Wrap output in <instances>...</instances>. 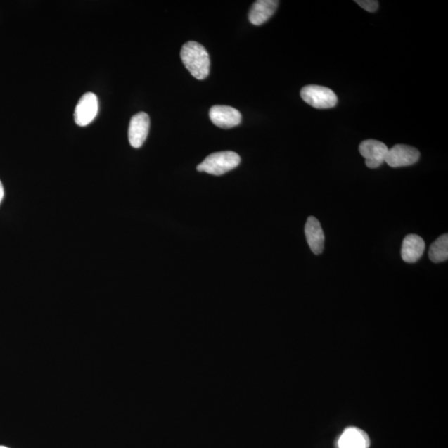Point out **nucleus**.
<instances>
[{"label":"nucleus","instance_id":"1","mask_svg":"<svg viewBox=\"0 0 448 448\" xmlns=\"http://www.w3.org/2000/svg\"><path fill=\"white\" fill-rule=\"evenodd\" d=\"M180 58L188 72L198 80H204L210 72V58L204 46L196 41L184 44Z\"/></svg>","mask_w":448,"mask_h":448},{"label":"nucleus","instance_id":"2","mask_svg":"<svg viewBox=\"0 0 448 448\" xmlns=\"http://www.w3.org/2000/svg\"><path fill=\"white\" fill-rule=\"evenodd\" d=\"M240 156L233 151H221L211 154L198 165L200 172H205L212 175H223L238 167L240 164Z\"/></svg>","mask_w":448,"mask_h":448},{"label":"nucleus","instance_id":"3","mask_svg":"<svg viewBox=\"0 0 448 448\" xmlns=\"http://www.w3.org/2000/svg\"><path fill=\"white\" fill-rule=\"evenodd\" d=\"M301 96L305 103L316 109L333 108L338 103L335 92L321 86L309 85L303 87Z\"/></svg>","mask_w":448,"mask_h":448},{"label":"nucleus","instance_id":"4","mask_svg":"<svg viewBox=\"0 0 448 448\" xmlns=\"http://www.w3.org/2000/svg\"><path fill=\"white\" fill-rule=\"evenodd\" d=\"M98 113V99L92 92H87L78 101L74 113V120L79 127H86L96 118Z\"/></svg>","mask_w":448,"mask_h":448},{"label":"nucleus","instance_id":"5","mask_svg":"<svg viewBox=\"0 0 448 448\" xmlns=\"http://www.w3.org/2000/svg\"><path fill=\"white\" fill-rule=\"evenodd\" d=\"M419 158L420 153L416 148L396 145L388 151L385 163L392 168L404 167L417 163Z\"/></svg>","mask_w":448,"mask_h":448},{"label":"nucleus","instance_id":"6","mask_svg":"<svg viewBox=\"0 0 448 448\" xmlns=\"http://www.w3.org/2000/svg\"><path fill=\"white\" fill-rule=\"evenodd\" d=\"M360 154L366 159L367 167L377 169L385 162L388 147L381 141L376 140L364 141L359 147Z\"/></svg>","mask_w":448,"mask_h":448},{"label":"nucleus","instance_id":"7","mask_svg":"<svg viewBox=\"0 0 448 448\" xmlns=\"http://www.w3.org/2000/svg\"><path fill=\"white\" fill-rule=\"evenodd\" d=\"M150 117L146 113H138L132 118L129 126L128 138L133 148L144 144L150 130Z\"/></svg>","mask_w":448,"mask_h":448},{"label":"nucleus","instance_id":"8","mask_svg":"<svg viewBox=\"0 0 448 448\" xmlns=\"http://www.w3.org/2000/svg\"><path fill=\"white\" fill-rule=\"evenodd\" d=\"M211 122L222 129H231L238 126L242 115L238 110L228 105H215L210 110Z\"/></svg>","mask_w":448,"mask_h":448},{"label":"nucleus","instance_id":"9","mask_svg":"<svg viewBox=\"0 0 448 448\" xmlns=\"http://www.w3.org/2000/svg\"><path fill=\"white\" fill-rule=\"evenodd\" d=\"M305 234L311 250L319 255L324 250L325 235L320 222L315 217H309L305 226Z\"/></svg>","mask_w":448,"mask_h":448},{"label":"nucleus","instance_id":"10","mask_svg":"<svg viewBox=\"0 0 448 448\" xmlns=\"http://www.w3.org/2000/svg\"><path fill=\"white\" fill-rule=\"evenodd\" d=\"M279 4L276 0H258L252 4L249 11V21L256 26L265 24L274 15Z\"/></svg>","mask_w":448,"mask_h":448},{"label":"nucleus","instance_id":"11","mask_svg":"<svg viewBox=\"0 0 448 448\" xmlns=\"http://www.w3.org/2000/svg\"><path fill=\"white\" fill-rule=\"evenodd\" d=\"M425 243L421 237L416 234H409L405 237L402 245L401 256L407 263L418 262L423 255Z\"/></svg>","mask_w":448,"mask_h":448},{"label":"nucleus","instance_id":"12","mask_svg":"<svg viewBox=\"0 0 448 448\" xmlns=\"http://www.w3.org/2000/svg\"><path fill=\"white\" fill-rule=\"evenodd\" d=\"M369 445L368 434L357 428L345 429L338 442L339 448H369Z\"/></svg>","mask_w":448,"mask_h":448},{"label":"nucleus","instance_id":"13","mask_svg":"<svg viewBox=\"0 0 448 448\" xmlns=\"http://www.w3.org/2000/svg\"><path fill=\"white\" fill-rule=\"evenodd\" d=\"M428 256L433 262H445L448 258V235H442L429 248Z\"/></svg>","mask_w":448,"mask_h":448},{"label":"nucleus","instance_id":"14","mask_svg":"<svg viewBox=\"0 0 448 448\" xmlns=\"http://www.w3.org/2000/svg\"><path fill=\"white\" fill-rule=\"evenodd\" d=\"M357 2L360 7H362L364 11L369 13H373L378 8V2L376 0H357Z\"/></svg>","mask_w":448,"mask_h":448},{"label":"nucleus","instance_id":"15","mask_svg":"<svg viewBox=\"0 0 448 448\" xmlns=\"http://www.w3.org/2000/svg\"><path fill=\"white\" fill-rule=\"evenodd\" d=\"M4 187H3V184L1 181H0V204H1V202L4 198Z\"/></svg>","mask_w":448,"mask_h":448},{"label":"nucleus","instance_id":"16","mask_svg":"<svg viewBox=\"0 0 448 448\" xmlns=\"http://www.w3.org/2000/svg\"><path fill=\"white\" fill-rule=\"evenodd\" d=\"M0 448H8L6 447L0 446Z\"/></svg>","mask_w":448,"mask_h":448}]
</instances>
